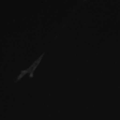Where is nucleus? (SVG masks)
<instances>
[{"mask_svg": "<svg viewBox=\"0 0 120 120\" xmlns=\"http://www.w3.org/2000/svg\"><path fill=\"white\" fill-rule=\"evenodd\" d=\"M41 58H39L38 60H37L36 61H35L34 63L32 64L29 68L25 70L22 71L20 75H19L18 77H17V81H18L20 80H21L22 77H23L25 75H26L27 73H30V77H33V73L34 71L36 69L37 67L38 66Z\"/></svg>", "mask_w": 120, "mask_h": 120, "instance_id": "obj_1", "label": "nucleus"}]
</instances>
